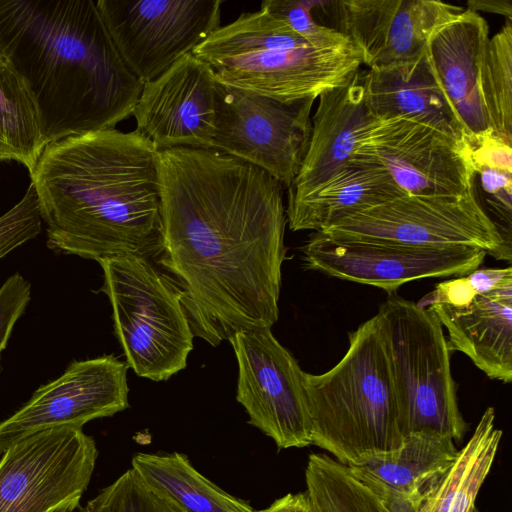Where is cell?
<instances>
[{"instance_id": "cell-16", "label": "cell", "mask_w": 512, "mask_h": 512, "mask_svg": "<svg viewBox=\"0 0 512 512\" xmlns=\"http://www.w3.org/2000/svg\"><path fill=\"white\" fill-rule=\"evenodd\" d=\"M217 111L218 81L205 62L189 53L143 83L132 115L136 131L158 151L212 149Z\"/></svg>"}, {"instance_id": "cell-10", "label": "cell", "mask_w": 512, "mask_h": 512, "mask_svg": "<svg viewBox=\"0 0 512 512\" xmlns=\"http://www.w3.org/2000/svg\"><path fill=\"white\" fill-rule=\"evenodd\" d=\"M314 102H280L218 82L212 149L263 169L288 188L307 151Z\"/></svg>"}, {"instance_id": "cell-15", "label": "cell", "mask_w": 512, "mask_h": 512, "mask_svg": "<svg viewBox=\"0 0 512 512\" xmlns=\"http://www.w3.org/2000/svg\"><path fill=\"white\" fill-rule=\"evenodd\" d=\"M128 368L113 355L73 361L60 377L39 387L19 410L0 422V455L36 433L82 428L128 408Z\"/></svg>"}, {"instance_id": "cell-27", "label": "cell", "mask_w": 512, "mask_h": 512, "mask_svg": "<svg viewBox=\"0 0 512 512\" xmlns=\"http://www.w3.org/2000/svg\"><path fill=\"white\" fill-rule=\"evenodd\" d=\"M305 483L312 512H389L348 466L326 454L309 456Z\"/></svg>"}, {"instance_id": "cell-17", "label": "cell", "mask_w": 512, "mask_h": 512, "mask_svg": "<svg viewBox=\"0 0 512 512\" xmlns=\"http://www.w3.org/2000/svg\"><path fill=\"white\" fill-rule=\"evenodd\" d=\"M340 29L369 69L419 58L433 33L465 8L437 0H343L332 2Z\"/></svg>"}, {"instance_id": "cell-28", "label": "cell", "mask_w": 512, "mask_h": 512, "mask_svg": "<svg viewBox=\"0 0 512 512\" xmlns=\"http://www.w3.org/2000/svg\"><path fill=\"white\" fill-rule=\"evenodd\" d=\"M481 97L489 128L512 142V21L492 37L486 46Z\"/></svg>"}, {"instance_id": "cell-1", "label": "cell", "mask_w": 512, "mask_h": 512, "mask_svg": "<svg viewBox=\"0 0 512 512\" xmlns=\"http://www.w3.org/2000/svg\"><path fill=\"white\" fill-rule=\"evenodd\" d=\"M158 176L155 254L194 336L217 346L239 331L271 329L286 257L282 185L215 149L158 151Z\"/></svg>"}, {"instance_id": "cell-32", "label": "cell", "mask_w": 512, "mask_h": 512, "mask_svg": "<svg viewBox=\"0 0 512 512\" xmlns=\"http://www.w3.org/2000/svg\"><path fill=\"white\" fill-rule=\"evenodd\" d=\"M42 223L38 196L30 183L19 202L0 216V260L36 238Z\"/></svg>"}, {"instance_id": "cell-2", "label": "cell", "mask_w": 512, "mask_h": 512, "mask_svg": "<svg viewBox=\"0 0 512 512\" xmlns=\"http://www.w3.org/2000/svg\"><path fill=\"white\" fill-rule=\"evenodd\" d=\"M29 175L49 248L97 262L156 253L158 150L136 130L106 129L50 143Z\"/></svg>"}, {"instance_id": "cell-18", "label": "cell", "mask_w": 512, "mask_h": 512, "mask_svg": "<svg viewBox=\"0 0 512 512\" xmlns=\"http://www.w3.org/2000/svg\"><path fill=\"white\" fill-rule=\"evenodd\" d=\"M318 99L307 151L288 196L323 184L347 166L377 119L367 102L361 70Z\"/></svg>"}, {"instance_id": "cell-12", "label": "cell", "mask_w": 512, "mask_h": 512, "mask_svg": "<svg viewBox=\"0 0 512 512\" xmlns=\"http://www.w3.org/2000/svg\"><path fill=\"white\" fill-rule=\"evenodd\" d=\"M238 363L237 401L249 423L279 449L312 445L304 371L270 328L239 331L229 339Z\"/></svg>"}, {"instance_id": "cell-3", "label": "cell", "mask_w": 512, "mask_h": 512, "mask_svg": "<svg viewBox=\"0 0 512 512\" xmlns=\"http://www.w3.org/2000/svg\"><path fill=\"white\" fill-rule=\"evenodd\" d=\"M0 53L25 81L47 145L114 129L143 86L92 0H0Z\"/></svg>"}, {"instance_id": "cell-8", "label": "cell", "mask_w": 512, "mask_h": 512, "mask_svg": "<svg viewBox=\"0 0 512 512\" xmlns=\"http://www.w3.org/2000/svg\"><path fill=\"white\" fill-rule=\"evenodd\" d=\"M333 239L412 246H469L511 261V246L484 209L476 185L459 196L405 194L349 215L321 231Z\"/></svg>"}, {"instance_id": "cell-7", "label": "cell", "mask_w": 512, "mask_h": 512, "mask_svg": "<svg viewBox=\"0 0 512 512\" xmlns=\"http://www.w3.org/2000/svg\"><path fill=\"white\" fill-rule=\"evenodd\" d=\"M404 437L438 433L461 441L468 425L451 374L450 349L437 315L395 292L380 305Z\"/></svg>"}, {"instance_id": "cell-33", "label": "cell", "mask_w": 512, "mask_h": 512, "mask_svg": "<svg viewBox=\"0 0 512 512\" xmlns=\"http://www.w3.org/2000/svg\"><path fill=\"white\" fill-rule=\"evenodd\" d=\"M31 300V284L19 273L0 287V360L13 328Z\"/></svg>"}, {"instance_id": "cell-24", "label": "cell", "mask_w": 512, "mask_h": 512, "mask_svg": "<svg viewBox=\"0 0 512 512\" xmlns=\"http://www.w3.org/2000/svg\"><path fill=\"white\" fill-rule=\"evenodd\" d=\"M503 432L488 407L471 437L447 471L421 502L417 512H473L478 493L495 460Z\"/></svg>"}, {"instance_id": "cell-25", "label": "cell", "mask_w": 512, "mask_h": 512, "mask_svg": "<svg viewBox=\"0 0 512 512\" xmlns=\"http://www.w3.org/2000/svg\"><path fill=\"white\" fill-rule=\"evenodd\" d=\"M132 468L183 512H257L203 476L184 454L138 453L132 458Z\"/></svg>"}, {"instance_id": "cell-30", "label": "cell", "mask_w": 512, "mask_h": 512, "mask_svg": "<svg viewBox=\"0 0 512 512\" xmlns=\"http://www.w3.org/2000/svg\"><path fill=\"white\" fill-rule=\"evenodd\" d=\"M512 282V268H477L472 272L438 283L419 303L427 307L443 304L461 307L470 304L477 296L488 293L501 285Z\"/></svg>"}, {"instance_id": "cell-23", "label": "cell", "mask_w": 512, "mask_h": 512, "mask_svg": "<svg viewBox=\"0 0 512 512\" xmlns=\"http://www.w3.org/2000/svg\"><path fill=\"white\" fill-rule=\"evenodd\" d=\"M405 194L383 167L353 158L323 184L287 196V223L292 231L317 232L358 211Z\"/></svg>"}, {"instance_id": "cell-36", "label": "cell", "mask_w": 512, "mask_h": 512, "mask_svg": "<svg viewBox=\"0 0 512 512\" xmlns=\"http://www.w3.org/2000/svg\"><path fill=\"white\" fill-rule=\"evenodd\" d=\"M473 512H480V511H479L477 508H475V509L473 510Z\"/></svg>"}, {"instance_id": "cell-13", "label": "cell", "mask_w": 512, "mask_h": 512, "mask_svg": "<svg viewBox=\"0 0 512 512\" xmlns=\"http://www.w3.org/2000/svg\"><path fill=\"white\" fill-rule=\"evenodd\" d=\"M353 158L383 167L408 195L459 196L476 182L465 137L402 117L377 118Z\"/></svg>"}, {"instance_id": "cell-19", "label": "cell", "mask_w": 512, "mask_h": 512, "mask_svg": "<svg viewBox=\"0 0 512 512\" xmlns=\"http://www.w3.org/2000/svg\"><path fill=\"white\" fill-rule=\"evenodd\" d=\"M455 441L438 433H411L401 447L348 466L389 512H417L421 502L453 463Z\"/></svg>"}, {"instance_id": "cell-31", "label": "cell", "mask_w": 512, "mask_h": 512, "mask_svg": "<svg viewBox=\"0 0 512 512\" xmlns=\"http://www.w3.org/2000/svg\"><path fill=\"white\" fill-rule=\"evenodd\" d=\"M319 1L265 0L261 7L283 19L311 46L334 47L351 42L348 36L314 20L312 9Z\"/></svg>"}, {"instance_id": "cell-5", "label": "cell", "mask_w": 512, "mask_h": 512, "mask_svg": "<svg viewBox=\"0 0 512 512\" xmlns=\"http://www.w3.org/2000/svg\"><path fill=\"white\" fill-rule=\"evenodd\" d=\"M192 54L210 67L219 83L280 102L316 100L362 65L352 41L313 47L262 7L217 28Z\"/></svg>"}, {"instance_id": "cell-11", "label": "cell", "mask_w": 512, "mask_h": 512, "mask_svg": "<svg viewBox=\"0 0 512 512\" xmlns=\"http://www.w3.org/2000/svg\"><path fill=\"white\" fill-rule=\"evenodd\" d=\"M220 0H98L96 5L125 64L152 81L220 27Z\"/></svg>"}, {"instance_id": "cell-26", "label": "cell", "mask_w": 512, "mask_h": 512, "mask_svg": "<svg viewBox=\"0 0 512 512\" xmlns=\"http://www.w3.org/2000/svg\"><path fill=\"white\" fill-rule=\"evenodd\" d=\"M46 146L32 95L0 53V161L19 162L31 173Z\"/></svg>"}, {"instance_id": "cell-20", "label": "cell", "mask_w": 512, "mask_h": 512, "mask_svg": "<svg viewBox=\"0 0 512 512\" xmlns=\"http://www.w3.org/2000/svg\"><path fill=\"white\" fill-rule=\"evenodd\" d=\"M489 38L487 21L465 8L436 30L427 43L431 65L465 134L489 128L481 97V72Z\"/></svg>"}, {"instance_id": "cell-9", "label": "cell", "mask_w": 512, "mask_h": 512, "mask_svg": "<svg viewBox=\"0 0 512 512\" xmlns=\"http://www.w3.org/2000/svg\"><path fill=\"white\" fill-rule=\"evenodd\" d=\"M98 450L82 428L31 435L0 458V512H73L92 477Z\"/></svg>"}, {"instance_id": "cell-4", "label": "cell", "mask_w": 512, "mask_h": 512, "mask_svg": "<svg viewBox=\"0 0 512 512\" xmlns=\"http://www.w3.org/2000/svg\"><path fill=\"white\" fill-rule=\"evenodd\" d=\"M341 360L304 372L312 445L346 466L399 449L404 441L388 338L377 312L348 335Z\"/></svg>"}, {"instance_id": "cell-22", "label": "cell", "mask_w": 512, "mask_h": 512, "mask_svg": "<svg viewBox=\"0 0 512 512\" xmlns=\"http://www.w3.org/2000/svg\"><path fill=\"white\" fill-rule=\"evenodd\" d=\"M368 105L378 119L402 117L463 138L464 128L427 50L416 60L363 71Z\"/></svg>"}, {"instance_id": "cell-14", "label": "cell", "mask_w": 512, "mask_h": 512, "mask_svg": "<svg viewBox=\"0 0 512 512\" xmlns=\"http://www.w3.org/2000/svg\"><path fill=\"white\" fill-rule=\"evenodd\" d=\"M308 269L374 286L388 294L411 281L463 276L486 252L469 246L423 247L393 242L333 239L313 233L302 249Z\"/></svg>"}, {"instance_id": "cell-29", "label": "cell", "mask_w": 512, "mask_h": 512, "mask_svg": "<svg viewBox=\"0 0 512 512\" xmlns=\"http://www.w3.org/2000/svg\"><path fill=\"white\" fill-rule=\"evenodd\" d=\"M80 512H183L167 496L151 489L131 468L103 488Z\"/></svg>"}, {"instance_id": "cell-21", "label": "cell", "mask_w": 512, "mask_h": 512, "mask_svg": "<svg viewBox=\"0 0 512 512\" xmlns=\"http://www.w3.org/2000/svg\"><path fill=\"white\" fill-rule=\"evenodd\" d=\"M446 328L450 351L464 353L489 378L512 380V282L470 304L427 306Z\"/></svg>"}, {"instance_id": "cell-6", "label": "cell", "mask_w": 512, "mask_h": 512, "mask_svg": "<svg viewBox=\"0 0 512 512\" xmlns=\"http://www.w3.org/2000/svg\"><path fill=\"white\" fill-rule=\"evenodd\" d=\"M109 298L114 332L126 364L136 375L166 381L187 366L194 333L169 277L146 255L128 254L98 261Z\"/></svg>"}, {"instance_id": "cell-35", "label": "cell", "mask_w": 512, "mask_h": 512, "mask_svg": "<svg viewBox=\"0 0 512 512\" xmlns=\"http://www.w3.org/2000/svg\"><path fill=\"white\" fill-rule=\"evenodd\" d=\"M466 9L473 12H485L501 15L506 20L512 21V2L511 0H468Z\"/></svg>"}, {"instance_id": "cell-34", "label": "cell", "mask_w": 512, "mask_h": 512, "mask_svg": "<svg viewBox=\"0 0 512 512\" xmlns=\"http://www.w3.org/2000/svg\"><path fill=\"white\" fill-rule=\"evenodd\" d=\"M257 512H312V510L306 493L300 492L288 493Z\"/></svg>"}]
</instances>
